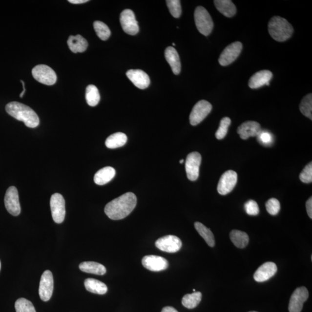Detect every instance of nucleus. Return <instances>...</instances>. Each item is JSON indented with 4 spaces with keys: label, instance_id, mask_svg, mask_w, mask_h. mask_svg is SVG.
<instances>
[{
    "label": "nucleus",
    "instance_id": "obj_1",
    "mask_svg": "<svg viewBox=\"0 0 312 312\" xmlns=\"http://www.w3.org/2000/svg\"><path fill=\"white\" fill-rule=\"evenodd\" d=\"M137 197L128 192L109 202L105 207V213L109 219L114 220L125 218L132 212L137 206Z\"/></svg>",
    "mask_w": 312,
    "mask_h": 312
},
{
    "label": "nucleus",
    "instance_id": "obj_2",
    "mask_svg": "<svg viewBox=\"0 0 312 312\" xmlns=\"http://www.w3.org/2000/svg\"><path fill=\"white\" fill-rule=\"evenodd\" d=\"M5 110L12 117L24 122L28 127L36 128L40 124V119L37 113L23 104L9 103L6 105Z\"/></svg>",
    "mask_w": 312,
    "mask_h": 312
},
{
    "label": "nucleus",
    "instance_id": "obj_3",
    "mask_svg": "<svg viewBox=\"0 0 312 312\" xmlns=\"http://www.w3.org/2000/svg\"><path fill=\"white\" fill-rule=\"evenodd\" d=\"M269 31L273 40L278 42H284L292 36L294 29L285 19L274 17L269 22Z\"/></svg>",
    "mask_w": 312,
    "mask_h": 312
},
{
    "label": "nucleus",
    "instance_id": "obj_4",
    "mask_svg": "<svg viewBox=\"0 0 312 312\" xmlns=\"http://www.w3.org/2000/svg\"><path fill=\"white\" fill-rule=\"evenodd\" d=\"M194 20L199 32L205 36H209L213 28V22L209 12L203 7H198L194 12Z\"/></svg>",
    "mask_w": 312,
    "mask_h": 312
},
{
    "label": "nucleus",
    "instance_id": "obj_5",
    "mask_svg": "<svg viewBox=\"0 0 312 312\" xmlns=\"http://www.w3.org/2000/svg\"><path fill=\"white\" fill-rule=\"evenodd\" d=\"M32 75L35 80L48 86L54 84L57 81L55 72L46 65L41 64L36 66L33 69Z\"/></svg>",
    "mask_w": 312,
    "mask_h": 312
},
{
    "label": "nucleus",
    "instance_id": "obj_6",
    "mask_svg": "<svg viewBox=\"0 0 312 312\" xmlns=\"http://www.w3.org/2000/svg\"><path fill=\"white\" fill-rule=\"evenodd\" d=\"M50 206L54 222L58 224L62 223L65 216V200L62 195L59 193L53 194L50 198Z\"/></svg>",
    "mask_w": 312,
    "mask_h": 312
},
{
    "label": "nucleus",
    "instance_id": "obj_7",
    "mask_svg": "<svg viewBox=\"0 0 312 312\" xmlns=\"http://www.w3.org/2000/svg\"><path fill=\"white\" fill-rule=\"evenodd\" d=\"M212 106L206 100H201L194 106L190 115L189 120L192 125H197L203 122L212 111Z\"/></svg>",
    "mask_w": 312,
    "mask_h": 312
},
{
    "label": "nucleus",
    "instance_id": "obj_8",
    "mask_svg": "<svg viewBox=\"0 0 312 312\" xmlns=\"http://www.w3.org/2000/svg\"><path fill=\"white\" fill-rule=\"evenodd\" d=\"M201 160L199 153L194 152L188 154L186 160L185 168L189 180L195 181L199 177Z\"/></svg>",
    "mask_w": 312,
    "mask_h": 312
},
{
    "label": "nucleus",
    "instance_id": "obj_9",
    "mask_svg": "<svg viewBox=\"0 0 312 312\" xmlns=\"http://www.w3.org/2000/svg\"><path fill=\"white\" fill-rule=\"evenodd\" d=\"M4 204L6 209L12 216H17L21 213V208L17 188L11 187L6 191Z\"/></svg>",
    "mask_w": 312,
    "mask_h": 312
},
{
    "label": "nucleus",
    "instance_id": "obj_10",
    "mask_svg": "<svg viewBox=\"0 0 312 312\" xmlns=\"http://www.w3.org/2000/svg\"><path fill=\"white\" fill-rule=\"evenodd\" d=\"M155 244L160 250L173 253L181 250L182 243L178 236L170 235L157 239Z\"/></svg>",
    "mask_w": 312,
    "mask_h": 312
},
{
    "label": "nucleus",
    "instance_id": "obj_11",
    "mask_svg": "<svg viewBox=\"0 0 312 312\" xmlns=\"http://www.w3.org/2000/svg\"><path fill=\"white\" fill-rule=\"evenodd\" d=\"M54 282L52 273L50 270H45L41 278L39 287V295L43 301H48L52 297Z\"/></svg>",
    "mask_w": 312,
    "mask_h": 312
},
{
    "label": "nucleus",
    "instance_id": "obj_12",
    "mask_svg": "<svg viewBox=\"0 0 312 312\" xmlns=\"http://www.w3.org/2000/svg\"><path fill=\"white\" fill-rule=\"evenodd\" d=\"M120 21L125 33L134 36L139 32L138 22L133 11L131 9H125L122 12Z\"/></svg>",
    "mask_w": 312,
    "mask_h": 312
},
{
    "label": "nucleus",
    "instance_id": "obj_13",
    "mask_svg": "<svg viewBox=\"0 0 312 312\" xmlns=\"http://www.w3.org/2000/svg\"><path fill=\"white\" fill-rule=\"evenodd\" d=\"M237 173L232 170L224 173L220 178L217 190L220 194L225 195L230 193L237 183Z\"/></svg>",
    "mask_w": 312,
    "mask_h": 312
},
{
    "label": "nucleus",
    "instance_id": "obj_14",
    "mask_svg": "<svg viewBox=\"0 0 312 312\" xmlns=\"http://www.w3.org/2000/svg\"><path fill=\"white\" fill-rule=\"evenodd\" d=\"M242 49V44L240 42H235L229 44L224 49L220 56L219 62L222 66L229 65L238 58Z\"/></svg>",
    "mask_w": 312,
    "mask_h": 312
},
{
    "label": "nucleus",
    "instance_id": "obj_15",
    "mask_svg": "<svg viewBox=\"0 0 312 312\" xmlns=\"http://www.w3.org/2000/svg\"><path fill=\"white\" fill-rule=\"evenodd\" d=\"M309 297L308 289L305 287H300L291 296L290 299L289 311L290 312H301L304 302Z\"/></svg>",
    "mask_w": 312,
    "mask_h": 312
},
{
    "label": "nucleus",
    "instance_id": "obj_16",
    "mask_svg": "<svg viewBox=\"0 0 312 312\" xmlns=\"http://www.w3.org/2000/svg\"><path fill=\"white\" fill-rule=\"evenodd\" d=\"M142 263L146 269L153 272L166 270L169 265L166 258L155 255L145 256L142 260Z\"/></svg>",
    "mask_w": 312,
    "mask_h": 312
},
{
    "label": "nucleus",
    "instance_id": "obj_17",
    "mask_svg": "<svg viewBox=\"0 0 312 312\" xmlns=\"http://www.w3.org/2000/svg\"><path fill=\"white\" fill-rule=\"evenodd\" d=\"M127 77L135 86L140 89H146L149 87L150 81L149 76L141 69H130L126 73Z\"/></svg>",
    "mask_w": 312,
    "mask_h": 312
},
{
    "label": "nucleus",
    "instance_id": "obj_18",
    "mask_svg": "<svg viewBox=\"0 0 312 312\" xmlns=\"http://www.w3.org/2000/svg\"><path fill=\"white\" fill-rule=\"evenodd\" d=\"M277 268L273 262H267L261 266L254 274V279L257 282H264L275 275Z\"/></svg>",
    "mask_w": 312,
    "mask_h": 312
},
{
    "label": "nucleus",
    "instance_id": "obj_19",
    "mask_svg": "<svg viewBox=\"0 0 312 312\" xmlns=\"http://www.w3.org/2000/svg\"><path fill=\"white\" fill-rule=\"evenodd\" d=\"M261 130V125L258 123L248 121L239 126L237 132L242 140H245L250 137H257Z\"/></svg>",
    "mask_w": 312,
    "mask_h": 312
},
{
    "label": "nucleus",
    "instance_id": "obj_20",
    "mask_svg": "<svg viewBox=\"0 0 312 312\" xmlns=\"http://www.w3.org/2000/svg\"><path fill=\"white\" fill-rule=\"evenodd\" d=\"M273 77L272 72L269 70H263L256 72L249 81V86L251 89H258L264 85H270V81Z\"/></svg>",
    "mask_w": 312,
    "mask_h": 312
},
{
    "label": "nucleus",
    "instance_id": "obj_21",
    "mask_svg": "<svg viewBox=\"0 0 312 312\" xmlns=\"http://www.w3.org/2000/svg\"><path fill=\"white\" fill-rule=\"evenodd\" d=\"M165 57L167 62L171 66L173 73L175 75L180 74L181 64L180 58L176 50L172 46H169L165 50Z\"/></svg>",
    "mask_w": 312,
    "mask_h": 312
},
{
    "label": "nucleus",
    "instance_id": "obj_22",
    "mask_svg": "<svg viewBox=\"0 0 312 312\" xmlns=\"http://www.w3.org/2000/svg\"><path fill=\"white\" fill-rule=\"evenodd\" d=\"M116 175L115 169L111 166H106L97 171L94 175V181L98 185L108 184Z\"/></svg>",
    "mask_w": 312,
    "mask_h": 312
},
{
    "label": "nucleus",
    "instance_id": "obj_23",
    "mask_svg": "<svg viewBox=\"0 0 312 312\" xmlns=\"http://www.w3.org/2000/svg\"><path fill=\"white\" fill-rule=\"evenodd\" d=\"M67 44L69 49L75 53L84 52L88 46L86 40L81 35L69 37L67 41Z\"/></svg>",
    "mask_w": 312,
    "mask_h": 312
},
{
    "label": "nucleus",
    "instance_id": "obj_24",
    "mask_svg": "<svg viewBox=\"0 0 312 312\" xmlns=\"http://www.w3.org/2000/svg\"><path fill=\"white\" fill-rule=\"evenodd\" d=\"M214 4L217 10L226 17L231 18L236 14L235 5L229 0H215Z\"/></svg>",
    "mask_w": 312,
    "mask_h": 312
},
{
    "label": "nucleus",
    "instance_id": "obj_25",
    "mask_svg": "<svg viewBox=\"0 0 312 312\" xmlns=\"http://www.w3.org/2000/svg\"><path fill=\"white\" fill-rule=\"evenodd\" d=\"M84 286L88 291L94 294L103 295L108 291V288L105 283L95 279L88 278L85 280Z\"/></svg>",
    "mask_w": 312,
    "mask_h": 312
},
{
    "label": "nucleus",
    "instance_id": "obj_26",
    "mask_svg": "<svg viewBox=\"0 0 312 312\" xmlns=\"http://www.w3.org/2000/svg\"><path fill=\"white\" fill-rule=\"evenodd\" d=\"M80 269L84 272L104 275L106 272V268L103 265L93 261H86L80 264Z\"/></svg>",
    "mask_w": 312,
    "mask_h": 312
},
{
    "label": "nucleus",
    "instance_id": "obj_27",
    "mask_svg": "<svg viewBox=\"0 0 312 312\" xmlns=\"http://www.w3.org/2000/svg\"><path fill=\"white\" fill-rule=\"evenodd\" d=\"M127 137L123 132H116L107 138L105 146L109 149H116L124 146L127 143Z\"/></svg>",
    "mask_w": 312,
    "mask_h": 312
},
{
    "label": "nucleus",
    "instance_id": "obj_28",
    "mask_svg": "<svg viewBox=\"0 0 312 312\" xmlns=\"http://www.w3.org/2000/svg\"><path fill=\"white\" fill-rule=\"evenodd\" d=\"M229 237L233 244L238 248L247 247L250 242V238L247 233L237 229L232 230L230 232Z\"/></svg>",
    "mask_w": 312,
    "mask_h": 312
},
{
    "label": "nucleus",
    "instance_id": "obj_29",
    "mask_svg": "<svg viewBox=\"0 0 312 312\" xmlns=\"http://www.w3.org/2000/svg\"><path fill=\"white\" fill-rule=\"evenodd\" d=\"M194 227L197 232L203 237L210 247H214L215 245V237L209 229L200 222H195Z\"/></svg>",
    "mask_w": 312,
    "mask_h": 312
},
{
    "label": "nucleus",
    "instance_id": "obj_30",
    "mask_svg": "<svg viewBox=\"0 0 312 312\" xmlns=\"http://www.w3.org/2000/svg\"><path fill=\"white\" fill-rule=\"evenodd\" d=\"M202 299V293L201 292H194L192 294L184 295L182 300V305L185 307L190 309H194L197 307L200 303Z\"/></svg>",
    "mask_w": 312,
    "mask_h": 312
},
{
    "label": "nucleus",
    "instance_id": "obj_31",
    "mask_svg": "<svg viewBox=\"0 0 312 312\" xmlns=\"http://www.w3.org/2000/svg\"><path fill=\"white\" fill-rule=\"evenodd\" d=\"M86 100L88 105L95 106L99 103L100 95L99 90L94 85L90 84L86 88Z\"/></svg>",
    "mask_w": 312,
    "mask_h": 312
},
{
    "label": "nucleus",
    "instance_id": "obj_32",
    "mask_svg": "<svg viewBox=\"0 0 312 312\" xmlns=\"http://www.w3.org/2000/svg\"><path fill=\"white\" fill-rule=\"evenodd\" d=\"M93 26L97 36L103 41H106L111 36V30L107 25L101 21L94 22Z\"/></svg>",
    "mask_w": 312,
    "mask_h": 312
},
{
    "label": "nucleus",
    "instance_id": "obj_33",
    "mask_svg": "<svg viewBox=\"0 0 312 312\" xmlns=\"http://www.w3.org/2000/svg\"><path fill=\"white\" fill-rule=\"evenodd\" d=\"M299 110L306 117L312 120V94H309L302 100Z\"/></svg>",
    "mask_w": 312,
    "mask_h": 312
},
{
    "label": "nucleus",
    "instance_id": "obj_34",
    "mask_svg": "<svg viewBox=\"0 0 312 312\" xmlns=\"http://www.w3.org/2000/svg\"><path fill=\"white\" fill-rule=\"evenodd\" d=\"M15 307L17 312H36L32 302L23 298L16 301Z\"/></svg>",
    "mask_w": 312,
    "mask_h": 312
},
{
    "label": "nucleus",
    "instance_id": "obj_35",
    "mask_svg": "<svg viewBox=\"0 0 312 312\" xmlns=\"http://www.w3.org/2000/svg\"><path fill=\"white\" fill-rule=\"evenodd\" d=\"M231 121L228 117L223 118L220 123L218 130L216 132V138L217 140H222L228 134L229 127L231 125Z\"/></svg>",
    "mask_w": 312,
    "mask_h": 312
},
{
    "label": "nucleus",
    "instance_id": "obj_36",
    "mask_svg": "<svg viewBox=\"0 0 312 312\" xmlns=\"http://www.w3.org/2000/svg\"><path fill=\"white\" fill-rule=\"evenodd\" d=\"M166 3L170 13L173 17L178 18L181 17L182 8L180 1L179 0H167Z\"/></svg>",
    "mask_w": 312,
    "mask_h": 312
},
{
    "label": "nucleus",
    "instance_id": "obj_37",
    "mask_svg": "<svg viewBox=\"0 0 312 312\" xmlns=\"http://www.w3.org/2000/svg\"><path fill=\"white\" fill-rule=\"evenodd\" d=\"M257 138L258 143L266 146H270L273 143V135L267 131L261 130Z\"/></svg>",
    "mask_w": 312,
    "mask_h": 312
},
{
    "label": "nucleus",
    "instance_id": "obj_38",
    "mask_svg": "<svg viewBox=\"0 0 312 312\" xmlns=\"http://www.w3.org/2000/svg\"><path fill=\"white\" fill-rule=\"evenodd\" d=\"M266 207L267 212L273 216L277 215L280 210V204L276 198H270L267 202Z\"/></svg>",
    "mask_w": 312,
    "mask_h": 312
},
{
    "label": "nucleus",
    "instance_id": "obj_39",
    "mask_svg": "<svg viewBox=\"0 0 312 312\" xmlns=\"http://www.w3.org/2000/svg\"><path fill=\"white\" fill-rule=\"evenodd\" d=\"M299 179L305 184H310L312 182V163L311 162L305 167L299 175Z\"/></svg>",
    "mask_w": 312,
    "mask_h": 312
},
{
    "label": "nucleus",
    "instance_id": "obj_40",
    "mask_svg": "<svg viewBox=\"0 0 312 312\" xmlns=\"http://www.w3.org/2000/svg\"><path fill=\"white\" fill-rule=\"evenodd\" d=\"M246 212L250 216H257L260 212L259 207L256 201L250 200L245 204Z\"/></svg>",
    "mask_w": 312,
    "mask_h": 312
},
{
    "label": "nucleus",
    "instance_id": "obj_41",
    "mask_svg": "<svg viewBox=\"0 0 312 312\" xmlns=\"http://www.w3.org/2000/svg\"><path fill=\"white\" fill-rule=\"evenodd\" d=\"M306 208H307V213L309 217L312 219V198L311 197L306 203Z\"/></svg>",
    "mask_w": 312,
    "mask_h": 312
},
{
    "label": "nucleus",
    "instance_id": "obj_42",
    "mask_svg": "<svg viewBox=\"0 0 312 312\" xmlns=\"http://www.w3.org/2000/svg\"><path fill=\"white\" fill-rule=\"evenodd\" d=\"M162 312H178L174 308L166 307L163 309Z\"/></svg>",
    "mask_w": 312,
    "mask_h": 312
},
{
    "label": "nucleus",
    "instance_id": "obj_43",
    "mask_svg": "<svg viewBox=\"0 0 312 312\" xmlns=\"http://www.w3.org/2000/svg\"><path fill=\"white\" fill-rule=\"evenodd\" d=\"M88 0H69L68 2L74 4H83V3L87 2Z\"/></svg>",
    "mask_w": 312,
    "mask_h": 312
},
{
    "label": "nucleus",
    "instance_id": "obj_44",
    "mask_svg": "<svg viewBox=\"0 0 312 312\" xmlns=\"http://www.w3.org/2000/svg\"><path fill=\"white\" fill-rule=\"evenodd\" d=\"M21 83H22V85H23V91H22V92L20 94V97L22 98L23 97L25 92H26V88H25V84L24 83V82L23 81H21Z\"/></svg>",
    "mask_w": 312,
    "mask_h": 312
},
{
    "label": "nucleus",
    "instance_id": "obj_45",
    "mask_svg": "<svg viewBox=\"0 0 312 312\" xmlns=\"http://www.w3.org/2000/svg\"><path fill=\"white\" fill-rule=\"evenodd\" d=\"M179 162H180L181 164L184 163V159H181L180 161H179Z\"/></svg>",
    "mask_w": 312,
    "mask_h": 312
},
{
    "label": "nucleus",
    "instance_id": "obj_46",
    "mask_svg": "<svg viewBox=\"0 0 312 312\" xmlns=\"http://www.w3.org/2000/svg\"><path fill=\"white\" fill-rule=\"evenodd\" d=\"M173 46H175V44L174 43H172Z\"/></svg>",
    "mask_w": 312,
    "mask_h": 312
},
{
    "label": "nucleus",
    "instance_id": "obj_47",
    "mask_svg": "<svg viewBox=\"0 0 312 312\" xmlns=\"http://www.w3.org/2000/svg\"><path fill=\"white\" fill-rule=\"evenodd\" d=\"M0 270H1V262H0Z\"/></svg>",
    "mask_w": 312,
    "mask_h": 312
},
{
    "label": "nucleus",
    "instance_id": "obj_48",
    "mask_svg": "<svg viewBox=\"0 0 312 312\" xmlns=\"http://www.w3.org/2000/svg\"><path fill=\"white\" fill-rule=\"evenodd\" d=\"M256 312V311H251V312Z\"/></svg>",
    "mask_w": 312,
    "mask_h": 312
},
{
    "label": "nucleus",
    "instance_id": "obj_49",
    "mask_svg": "<svg viewBox=\"0 0 312 312\" xmlns=\"http://www.w3.org/2000/svg\"><path fill=\"white\" fill-rule=\"evenodd\" d=\"M193 291L195 292V289L193 290Z\"/></svg>",
    "mask_w": 312,
    "mask_h": 312
}]
</instances>
